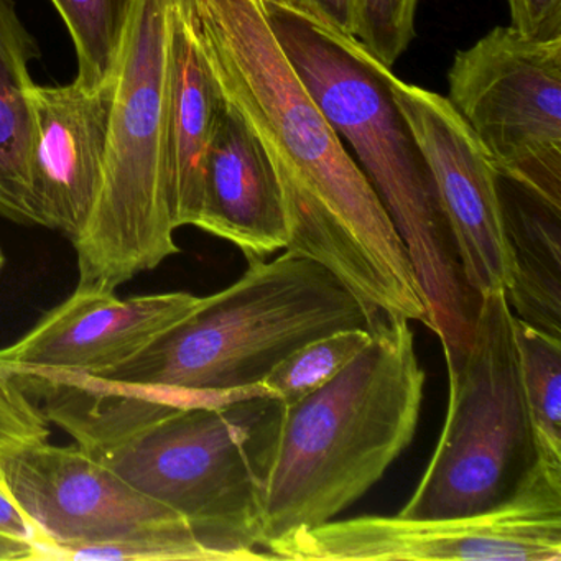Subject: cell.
<instances>
[{
	"label": "cell",
	"mask_w": 561,
	"mask_h": 561,
	"mask_svg": "<svg viewBox=\"0 0 561 561\" xmlns=\"http://www.w3.org/2000/svg\"><path fill=\"white\" fill-rule=\"evenodd\" d=\"M45 560L44 551L31 541L0 535V561Z\"/></svg>",
	"instance_id": "obj_26"
},
{
	"label": "cell",
	"mask_w": 561,
	"mask_h": 561,
	"mask_svg": "<svg viewBox=\"0 0 561 561\" xmlns=\"http://www.w3.org/2000/svg\"><path fill=\"white\" fill-rule=\"evenodd\" d=\"M4 265V255H2V252H0V267Z\"/></svg>",
	"instance_id": "obj_28"
},
{
	"label": "cell",
	"mask_w": 561,
	"mask_h": 561,
	"mask_svg": "<svg viewBox=\"0 0 561 561\" xmlns=\"http://www.w3.org/2000/svg\"><path fill=\"white\" fill-rule=\"evenodd\" d=\"M370 340L373 331L351 328L310 341L280 360L261 387L282 405H294L331 382Z\"/></svg>",
	"instance_id": "obj_20"
},
{
	"label": "cell",
	"mask_w": 561,
	"mask_h": 561,
	"mask_svg": "<svg viewBox=\"0 0 561 561\" xmlns=\"http://www.w3.org/2000/svg\"><path fill=\"white\" fill-rule=\"evenodd\" d=\"M448 84L495 173L561 205V37L492 28L455 55Z\"/></svg>",
	"instance_id": "obj_9"
},
{
	"label": "cell",
	"mask_w": 561,
	"mask_h": 561,
	"mask_svg": "<svg viewBox=\"0 0 561 561\" xmlns=\"http://www.w3.org/2000/svg\"><path fill=\"white\" fill-rule=\"evenodd\" d=\"M374 314L327 267L285 251L199 298L179 323L119 366L35 383L48 420L96 449L179 407L261 390L288 354L334 331L373 330ZM389 320V318H387Z\"/></svg>",
	"instance_id": "obj_2"
},
{
	"label": "cell",
	"mask_w": 561,
	"mask_h": 561,
	"mask_svg": "<svg viewBox=\"0 0 561 561\" xmlns=\"http://www.w3.org/2000/svg\"><path fill=\"white\" fill-rule=\"evenodd\" d=\"M354 38L380 64L392 68L415 38L419 0H354Z\"/></svg>",
	"instance_id": "obj_21"
},
{
	"label": "cell",
	"mask_w": 561,
	"mask_h": 561,
	"mask_svg": "<svg viewBox=\"0 0 561 561\" xmlns=\"http://www.w3.org/2000/svg\"><path fill=\"white\" fill-rule=\"evenodd\" d=\"M195 226L232 242L248 261L287 248L284 196L274 163L228 101L206 152Z\"/></svg>",
	"instance_id": "obj_14"
},
{
	"label": "cell",
	"mask_w": 561,
	"mask_h": 561,
	"mask_svg": "<svg viewBox=\"0 0 561 561\" xmlns=\"http://www.w3.org/2000/svg\"><path fill=\"white\" fill-rule=\"evenodd\" d=\"M512 327L538 461L561 466V337L517 317Z\"/></svg>",
	"instance_id": "obj_18"
},
{
	"label": "cell",
	"mask_w": 561,
	"mask_h": 561,
	"mask_svg": "<svg viewBox=\"0 0 561 561\" xmlns=\"http://www.w3.org/2000/svg\"><path fill=\"white\" fill-rule=\"evenodd\" d=\"M262 5L295 73L353 150L405 244L446 363L458 360L481 297L466 280L432 169L393 100L392 68L311 15L264 0Z\"/></svg>",
	"instance_id": "obj_3"
},
{
	"label": "cell",
	"mask_w": 561,
	"mask_h": 561,
	"mask_svg": "<svg viewBox=\"0 0 561 561\" xmlns=\"http://www.w3.org/2000/svg\"><path fill=\"white\" fill-rule=\"evenodd\" d=\"M370 331V343L331 382L282 409L265 482L262 550L295 528L334 520L415 436L425 373L412 328L386 318Z\"/></svg>",
	"instance_id": "obj_4"
},
{
	"label": "cell",
	"mask_w": 561,
	"mask_h": 561,
	"mask_svg": "<svg viewBox=\"0 0 561 561\" xmlns=\"http://www.w3.org/2000/svg\"><path fill=\"white\" fill-rule=\"evenodd\" d=\"M512 318L504 290L481 295L465 354L446 363L445 426L402 517L491 511L511 501L537 469Z\"/></svg>",
	"instance_id": "obj_7"
},
{
	"label": "cell",
	"mask_w": 561,
	"mask_h": 561,
	"mask_svg": "<svg viewBox=\"0 0 561 561\" xmlns=\"http://www.w3.org/2000/svg\"><path fill=\"white\" fill-rule=\"evenodd\" d=\"M186 291L119 298L116 291L77 288L12 346L0 367L22 387L103 373L130 359L198 304Z\"/></svg>",
	"instance_id": "obj_12"
},
{
	"label": "cell",
	"mask_w": 561,
	"mask_h": 561,
	"mask_svg": "<svg viewBox=\"0 0 561 561\" xmlns=\"http://www.w3.org/2000/svg\"><path fill=\"white\" fill-rule=\"evenodd\" d=\"M511 27L537 41L561 37V0H507Z\"/></svg>",
	"instance_id": "obj_23"
},
{
	"label": "cell",
	"mask_w": 561,
	"mask_h": 561,
	"mask_svg": "<svg viewBox=\"0 0 561 561\" xmlns=\"http://www.w3.org/2000/svg\"><path fill=\"white\" fill-rule=\"evenodd\" d=\"M34 38L22 24L14 0H0V215L35 225L28 203L27 162L32 140Z\"/></svg>",
	"instance_id": "obj_17"
},
{
	"label": "cell",
	"mask_w": 561,
	"mask_h": 561,
	"mask_svg": "<svg viewBox=\"0 0 561 561\" xmlns=\"http://www.w3.org/2000/svg\"><path fill=\"white\" fill-rule=\"evenodd\" d=\"M0 482L42 538L45 560L60 548L114 541L163 540L193 545L225 561L192 527L142 494L83 446L48 442L0 458Z\"/></svg>",
	"instance_id": "obj_10"
},
{
	"label": "cell",
	"mask_w": 561,
	"mask_h": 561,
	"mask_svg": "<svg viewBox=\"0 0 561 561\" xmlns=\"http://www.w3.org/2000/svg\"><path fill=\"white\" fill-rule=\"evenodd\" d=\"M117 77L94 90L77 80L31 91L28 203L35 225L78 238L103 185Z\"/></svg>",
	"instance_id": "obj_13"
},
{
	"label": "cell",
	"mask_w": 561,
	"mask_h": 561,
	"mask_svg": "<svg viewBox=\"0 0 561 561\" xmlns=\"http://www.w3.org/2000/svg\"><path fill=\"white\" fill-rule=\"evenodd\" d=\"M48 419L24 387L0 367V458L32 443L48 442Z\"/></svg>",
	"instance_id": "obj_22"
},
{
	"label": "cell",
	"mask_w": 561,
	"mask_h": 561,
	"mask_svg": "<svg viewBox=\"0 0 561 561\" xmlns=\"http://www.w3.org/2000/svg\"><path fill=\"white\" fill-rule=\"evenodd\" d=\"M0 535L18 538V540L31 541L37 545L42 551V538L27 515L19 507L18 502L9 494L8 489L0 482ZM45 554V551H44Z\"/></svg>",
	"instance_id": "obj_24"
},
{
	"label": "cell",
	"mask_w": 561,
	"mask_h": 561,
	"mask_svg": "<svg viewBox=\"0 0 561 561\" xmlns=\"http://www.w3.org/2000/svg\"><path fill=\"white\" fill-rule=\"evenodd\" d=\"M221 88L267 150L287 248L336 275L373 313L430 318L405 244L278 45L262 0H180Z\"/></svg>",
	"instance_id": "obj_1"
},
{
	"label": "cell",
	"mask_w": 561,
	"mask_h": 561,
	"mask_svg": "<svg viewBox=\"0 0 561 561\" xmlns=\"http://www.w3.org/2000/svg\"><path fill=\"white\" fill-rule=\"evenodd\" d=\"M173 0H137L117 67L103 185L73 241L77 288L116 291L179 254L169 203L167 96Z\"/></svg>",
	"instance_id": "obj_6"
},
{
	"label": "cell",
	"mask_w": 561,
	"mask_h": 561,
	"mask_svg": "<svg viewBox=\"0 0 561 561\" xmlns=\"http://www.w3.org/2000/svg\"><path fill=\"white\" fill-rule=\"evenodd\" d=\"M221 88L180 0L170 14L167 170L175 229L195 226L206 152L225 106Z\"/></svg>",
	"instance_id": "obj_15"
},
{
	"label": "cell",
	"mask_w": 561,
	"mask_h": 561,
	"mask_svg": "<svg viewBox=\"0 0 561 561\" xmlns=\"http://www.w3.org/2000/svg\"><path fill=\"white\" fill-rule=\"evenodd\" d=\"M137 0H51L78 58L77 81L88 90L117 77L124 38Z\"/></svg>",
	"instance_id": "obj_19"
},
{
	"label": "cell",
	"mask_w": 561,
	"mask_h": 561,
	"mask_svg": "<svg viewBox=\"0 0 561 561\" xmlns=\"http://www.w3.org/2000/svg\"><path fill=\"white\" fill-rule=\"evenodd\" d=\"M502 221L511 248L508 308L525 323L561 337V205L497 175Z\"/></svg>",
	"instance_id": "obj_16"
},
{
	"label": "cell",
	"mask_w": 561,
	"mask_h": 561,
	"mask_svg": "<svg viewBox=\"0 0 561 561\" xmlns=\"http://www.w3.org/2000/svg\"><path fill=\"white\" fill-rule=\"evenodd\" d=\"M264 551L290 561H560L561 466L538 462L527 484L491 511L331 520L287 531Z\"/></svg>",
	"instance_id": "obj_8"
},
{
	"label": "cell",
	"mask_w": 561,
	"mask_h": 561,
	"mask_svg": "<svg viewBox=\"0 0 561 561\" xmlns=\"http://www.w3.org/2000/svg\"><path fill=\"white\" fill-rule=\"evenodd\" d=\"M314 19L336 28L341 34L354 37L356 32V5L354 0H307Z\"/></svg>",
	"instance_id": "obj_25"
},
{
	"label": "cell",
	"mask_w": 561,
	"mask_h": 561,
	"mask_svg": "<svg viewBox=\"0 0 561 561\" xmlns=\"http://www.w3.org/2000/svg\"><path fill=\"white\" fill-rule=\"evenodd\" d=\"M264 2H271V4L282 5V8L294 9V11L304 12V14H308L311 15V18H313L310 8H308L307 0H264Z\"/></svg>",
	"instance_id": "obj_27"
},
{
	"label": "cell",
	"mask_w": 561,
	"mask_h": 561,
	"mask_svg": "<svg viewBox=\"0 0 561 561\" xmlns=\"http://www.w3.org/2000/svg\"><path fill=\"white\" fill-rule=\"evenodd\" d=\"M390 88L432 169L469 287L479 297L507 290L514 264L494 167L446 98L396 75Z\"/></svg>",
	"instance_id": "obj_11"
},
{
	"label": "cell",
	"mask_w": 561,
	"mask_h": 561,
	"mask_svg": "<svg viewBox=\"0 0 561 561\" xmlns=\"http://www.w3.org/2000/svg\"><path fill=\"white\" fill-rule=\"evenodd\" d=\"M282 409L264 389L179 407L91 453L175 512L225 561L268 560L262 511Z\"/></svg>",
	"instance_id": "obj_5"
}]
</instances>
